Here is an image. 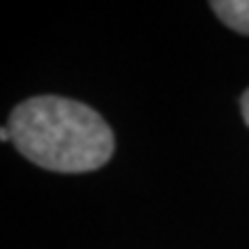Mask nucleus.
I'll list each match as a JSON object with an SVG mask.
<instances>
[{"label": "nucleus", "instance_id": "obj_1", "mask_svg": "<svg viewBox=\"0 0 249 249\" xmlns=\"http://www.w3.org/2000/svg\"><path fill=\"white\" fill-rule=\"evenodd\" d=\"M7 127L26 160L58 173L97 171L116 148L111 127L95 108L55 95L21 102Z\"/></svg>", "mask_w": 249, "mask_h": 249}, {"label": "nucleus", "instance_id": "obj_2", "mask_svg": "<svg viewBox=\"0 0 249 249\" xmlns=\"http://www.w3.org/2000/svg\"><path fill=\"white\" fill-rule=\"evenodd\" d=\"M210 7L235 33L249 35V0H214Z\"/></svg>", "mask_w": 249, "mask_h": 249}, {"label": "nucleus", "instance_id": "obj_3", "mask_svg": "<svg viewBox=\"0 0 249 249\" xmlns=\"http://www.w3.org/2000/svg\"><path fill=\"white\" fill-rule=\"evenodd\" d=\"M240 107H242V118H245V124L249 127V90L245 92V95H242Z\"/></svg>", "mask_w": 249, "mask_h": 249}]
</instances>
